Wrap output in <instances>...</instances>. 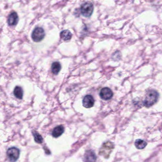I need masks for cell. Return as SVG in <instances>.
<instances>
[{
  "mask_svg": "<svg viewBox=\"0 0 162 162\" xmlns=\"http://www.w3.org/2000/svg\"><path fill=\"white\" fill-rule=\"evenodd\" d=\"M159 98V94L156 91L154 90H150L146 93L144 100V105L147 108L154 105L157 102Z\"/></svg>",
  "mask_w": 162,
  "mask_h": 162,
  "instance_id": "obj_1",
  "label": "cell"
},
{
  "mask_svg": "<svg viewBox=\"0 0 162 162\" xmlns=\"http://www.w3.org/2000/svg\"><path fill=\"white\" fill-rule=\"evenodd\" d=\"M114 145L111 142L108 141L104 143L99 151V155L104 156L105 158L109 157L114 149Z\"/></svg>",
  "mask_w": 162,
  "mask_h": 162,
  "instance_id": "obj_2",
  "label": "cell"
},
{
  "mask_svg": "<svg viewBox=\"0 0 162 162\" xmlns=\"http://www.w3.org/2000/svg\"><path fill=\"white\" fill-rule=\"evenodd\" d=\"M94 6L92 3L90 2L84 3L80 7V12L83 16L85 17H90L93 13Z\"/></svg>",
  "mask_w": 162,
  "mask_h": 162,
  "instance_id": "obj_3",
  "label": "cell"
},
{
  "mask_svg": "<svg viewBox=\"0 0 162 162\" xmlns=\"http://www.w3.org/2000/svg\"><path fill=\"white\" fill-rule=\"evenodd\" d=\"M45 36V31L41 27H36L32 34V38L33 41L38 43L41 41Z\"/></svg>",
  "mask_w": 162,
  "mask_h": 162,
  "instance_id": "obj_4",
  "label": "cell"
},
{
  "mask_svg": "<svg viewBox=\"0 0 162 162\" xmlns=\"http://www.w3.org/2000/svg\"><path fill=\"white\" fill-rule=\"evenodd\" d=\"M20 153V152L18 148L12 147L8 149L7 151V156L10 162H15L18 159Z\"/></svg>",
  "mask_w": 162,
  "mask_h": 162,
  "instance_id": "obj_5",
  "label": "cell"
},
{
  "mask_svg": "<svg viewBox=\"0 0 162 162\" xmlns=\"http://www.w3.org/2000/svg\"><path fill=\"white\" fill-rule=\"evenodd\" d=\"M99 96L103 100L108 101L112 98L113 93L112 91L108 88H104L101 90L99 93Z\"/></svg>",
  "mask_w": 162,
  "mask_h": 162,
  "instance_id": "obj_6",
  "label": "cell"
},
{
  "mask_svg": "<svg viewBox=\"0 0 162 162\" xmlns=\"http://www.w3.org/2000/svg\"><path fill=\"white\" fill-rule=\"evenodd\" d=\"M95 100L93 96L90 95H86L83 99L82 103L83 106L85 108H92V106L94 105Z\"/></svg>",
  "mask_w": 162,
  "mask_h": 162,
  "instance_id": "obj_7",
  "label": "cell"
},
{
  "mask_svg": "<svg viewBox=\"0 0 162 162\" xmlns=\"http://www.w3.org/2000/svg\"><path fill=\"white\" fill-rule=\"evenodd\" d=\"M97 156L92 150H88L84 155V162H96Z\"/></svg>",
  "mask_w": 162,
  "mask_h": 162,
  "instance_id": "obj_8",
  "label": "cell"
},
{
  "mask_svg": "<svg viewBox=\"0 0 162 162\" xmlns=\"http://www.w3.org/2000/svg\"><path fill=\"white\" fill-rule=\"evenodd\" d=\"M18 21L19 17L16 12H12L9 15L8 18V23L9 25H16L18 22Z\"/></svg>",
  "mask_w": 162,
  "mask_h": 162,
  "instance_id": "obj_9",
  "label": "cell"
},
{
  "mask_svg": "<svg viewBox=\"0 0 162 162\" xmlns=\"http://www.w3.org/2000/svg\"><path fill=\"white\" fill-rule=\"evenodd\" d=\"M64 132V127L62 125H59L55 127L52 131V135L54 137H58L61 136Z\"/></svg>",
  "mask_w": 162,
  "mask_h": 162,
  "instance_id": "obj_10",
  "label": "cell"
},
{
  "mask_svg": "<svg viewBox=\"0 0 162 162\" xmlns=\"http://www.w3.org/2000/svg\"><path fill=\"white\" fill-rule=\"evenodd\" d=\"M72 33L68 30H62L60 33V37H61V39L64 40L65 41L70 40L72 39Z\"/></svg>",
  "mask_w": 162,
  "mask_h": 162,
  "instance_id": "obj_11",
  "label": "cell"
},
{
  "mask_svg": "<svg viewBox=\"0 0 162 162\" xmlns=\"http://www.w3.org/2000/svg\"><path fill=\"white\" fill-rule=\"evenodd\" d=\"M13 93L15 97L18 99H22L23 98V91L22 88L19 86H16L14 89Z\"/></svg>",
  "mask_w": 162,
  "mask_h": 162,
  "instance_id": "obj_12",
  "label": "cell"
},
{
  "mask_svg": "<svg viewBox=\"0 0 162 162\" xmlns=\"http://www.w3.org/2000/svg\"><path fill=\"white\" fill-rule=\"evenodd\" d=\"M61 66L59 62H54L51 65V70L52 72L54 75H57L61 71Z\"/></svg>",
  "mask_w": 162,
  "mask_h": 162,
  "instance_id": "obj_13",
  "label": "cell"
},
{
  "mask_svg": "<svg viewBox=\"0 0 162 162\" xmlns=\"http://www.w3.org/2000/svg\"><path fill=\"white\" fill-rule=\"evenodd\" d=\"M135 145L136 148L138 149H143L147 145V143L145 141L142 139H137L135 142Z\"/></svg>",
  "mask_w": 162,
  "mask_h": 162,
  "instance_id": "obj_14",
  "label": "cell"
},
{
  "mask_svg": "<svg viewBox=\"0 0 162 162\" xmlns=\"http://www.w3.org/2000/svg\"><path fill=\"white\" fill-rule=\"evenodd\" d=\"M33 135L34 137V140L37 143L41 144L43 143V138L41 135L36 131H33Z\"/></svg>",
  "mask_w": 162,
  "mask_h": 162,
  "instance_id": "obj_15",
  "label": "cell"
}]
</instances>
